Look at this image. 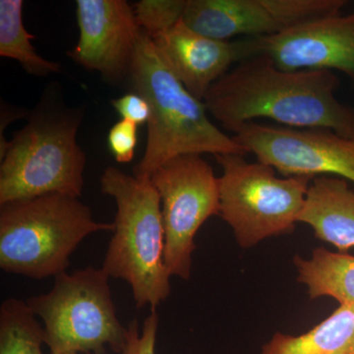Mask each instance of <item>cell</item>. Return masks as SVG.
Here are the masks:
<instances>
[{"instance_id":"cell-1","label":"cell","mask_w":354,"mask_h":354,"mask_svg":"<svg viewBox=\"0 0 354 354\" xmlns=\"http://www.w3.org/2000/svg\"><path fill=\"white\" fill-rule=\"evenodd\" d=\"M339 84L330 70L286 71L267 55H258L216 81L204 102L208 113L232 132L268 118L281 127L330 130L354 140V106L337 99Z\"/></svg>"},{"instance_id":"cell-2","label":"cell","mask_w":354,"mask_h":354,"mask_svg":"<svg viewBox=\"0 0 354 354\" xmlns=\"http://www.w3.org/2000/svg\"><path fill=\"white\" fill-rule=\"evenodd\" d=\"M133 90L148 102V139L133 176L150 178L172 158L184 155H247L234 137L209 120L206 104L187 90L142 31L129 73Z\"/></svg>"},{"instance_id":"cell-3","label":"cell","mask_w":354,"mask_h":354,"mask_svg":"<svg viewBox=\"0 0 354 354\" xmlns=\"http://www.w3.org/2000/svg\"><path fill=\"white\" fill-rule=\"evenodd\" d=\"M101 189L118 207L102 269L109 278L127 281L138 308L150 305L156 309L171 290L158 190L150 178L129 176L114 167L104 169Z\"/></svg>"},{"instance_id":"cell-4","label":"cell","mask_w":354,"mask_h":354,"mask_svg":"<svg viewBox=\"0 0 354 354\" xmlns=\"http://www.w3.org/2000/svg\"><path fill=\"white\" fill-rule=\"evenodd\" d=\"M79 198L62 194L18 200L0 206V268L35 279L66 272L70 256L88 236L111 230Z\"/></svg>"},{"instance_id":"cell-5","label":"cell","mask_w":354,"mask_h":354,"mask_svg":"<svg viewBox=\"0 0 354 354\" xmlns=\"http://www.w3.org/2000/svg\"><path fill=\"white\" fill-rule=\"evenodd\" d=\"M81 111L32 114L0 156V206L62 194L79 198L86 155L77 142Z\"/></svg>"},{"instance_id":"cell-6","label":"cell","mask_w":354,"mask_h":354,"mask_svg":"<svg viewBox=\"0 0 354 354\" xmlns=\"http://www.w3.org/2000/svg\"><path fill=\"white\" fill-rule=\"evenodd\" d=\"M109 279L104 270L88 266L58 274L50 291L28 298L43 321L50 354H102L106 348L122 353L128 328L116 314Z\"/></svg>"},{"instance_id":"cell-7","label":"cell","mask_w":354,"mask_h":354,"mask_svg":"<svg viewBox=\"0 0 354 354\" xmlns=\"http://www.w3.org/2000/svg\"><path fill=\"white\" fill-rule=\"evenodd\" d=\"M245 156H216L221 215L243 248L265 239L290 234L306 201L312 178L277 176L271 165L247 162Z\"/></svg>"},{"instance_id":"cell-8","label":"cell","mask_w":354,"mask_h":354,"mask_svg":"<svg viewBox=\"0 0 354 354\" xmlns=\"http://www.w3.org/2000/svg\"><path fill=\"white\" fill-rule=\"evenodd\" d=\"M150 179L162 204L165 265L171 277L187 281L198 230L221 215L218 178L202 156L184 155L160 165Z\"/></svg>"},{"instance_id":"cell-9","label":"cell","mask_w":354,"mask_h":354,"mask_svg":"<svg viewBox=\"0 0 354 354\" xmlns=\"http://www.w3.org/2000/svg\"><path fill=\"white\" fill-rule=\"evenodd\" d=\"M234 139L285 176H335L354 183V140L325 129L268 125L235 128Z\"/></svg>"},{"instance_id":"cell-10","label":"cell","mask_w":354,"mask_h":354,"mask_svg":"<svg viewBox=\"0 0 354 354\" xmlns=\"http://www.w3.org/2000/svg\"><path fill=\"white\" fill-rule=\"evenodd\" d=\"M346 0H186L183 21L221 41L266 38L311 21L339 15Z\"/></svg>"},{"instance_id":"cell-11","label":"cell","mask_w":354,"mask_h":354,"mask_svg":"<svg viewBox=\"0 0 354 354\" xmlns=\"http://www.w3.org/2000/svg\"><path fill=\"white\" fill-rule=\"evenodd\" d=\"M79 41L68 55L106 82L129 77L142 30L125 0H77Z\"/></svg>"},{"instance_id":"cell-12","label":"cell","mask_w":354,"mask_h":354,"mask_svg":"<svg viewBox=\"0 0 354 354\" xmlns=\"http://www.w3.org/2000/svg\"><path fill=\"white\" fill-rule=\"evenodd\" d=\"M259 55L279 69L334 70L354 84V12L329 16L266 38H256Z\"/></svg>"},{"instance_id":"cell-13","label":"cell","mask_w":354,"mask_h":354,"mask_svg":"<svg viewBox=\"0 0 354 354\" xmlns=\"http://www.w3.org/2000/svg\"><path fill=\"white\" fill-rule=\"evenodd\" d=\"M151 39L184 87L203 102L209 88L235 65L259 55L256 38L236 41L209 38L190 29L183 19Z\"/></svg>"},{"instance_id":"cell-14","label":"cell","mask_w":354,"mask_h":354,"mask_svg":"<svg viewBox=\"0 0 354 354\" xmlns=\"http://www.w3.org/2000/svg\"><path fill=\"white\" fill-rule=\"evenodd\" d=\"M317 239L332 244L339 252L354 247V191L346 179L317 176L312 179L299 216Z\"/></svg>"},{"instance_id":"cell-15","label":"cell","mask_w":354,"mask_h":354,"mask_svg":"<svg viewBox=\"0 0 354 354\" xmlns=\"http://www.w3.org/2000/svg\"><path fill=\"white\" fill-rule=\"evenodd\" d=\"M261 354H354V309L339 305L305 334L277 333Z\"/></svg>"},{"instance_id":"cell-16","label":"cell","mask_w":354,"mask_h":354,"mask_svg":"<svg viewBox=\"0 0 354 354\" xmlns=\"http://www.w3.org/2000/svg\"><path fill=\"white\" fill-rule=\"evenodd\" d=\"M295 264L298 281L307 286L312 299L333 297L354 309V256L319 247L310 259L295 256Z\"/></svg>"},{"instance_id":"cell-17","label":"cell","mask_w":354,"mask_h":354,"mask_svg":"<svg viewBox=\"0 0 354 354\" xmlns=\"http://www.w3.org/2000/svg\"><path fill=\"white\" fill-rule=\"evenodd\" d=\"M22 0H0V55L19 62L27 73L48 76L60 65L41 57L31 44L35 39L23 23Z\"/></svg>"},{"instance_id":"cell-18","label":"cell","mask_w":354,"mask_h":354,"mask_svg":"<svg viewBox=\"0 0 354 354\" xmlns=\"http://www.w3.org/2000/svg\"><path fill=\"white\" fill-rule=\"evenodd\" d=\"M46 332L27 302L8 298L0 308V354H44Z\"/></svg>"},{"instance_id":"cell-19","label":"cell","mask_w":354,"mask_h":354,"mask_svg":"<svg viewBox=\"0 0 354 354\" xmlns=\"http://www.w3.org/2000/svg\"><path fill=\"white\" fill-rule=\"evenodd\" d=\"M185 6L186 0H141L132 7L139 27L153 38L183 19Z\"/></svg>"},{"instance_id":"cell-20","label":"cell","mask_w":354,"mask_h":354,"mask_svg":"<svg viewBox=\"0 0 354 354\" xmlns=\"http://www.w3.org/2000/svg\"><path fill=\"white\" fill-rule=\"evenodd\" d=\"M138 143V127L129 121L120 120L109 129L108 145L116 162L128 164L135 156Z\"/></svg>"},{"instance_id":"cell-21","label":"cell","mask_w":354,"mask_h":354,"mask_svg":"<svg viewBox=\"0 0 354 354\" xmlns=\"http://www.w3.org/2000/svg\"><path fill=\"white\" fill-rule=\"evenodd\" d=\"M158 325V316L156 309H151L150 315L144 320L141 333L138 323L133 320L128 325L127 346L121 354H156Z\"/></svg>"},{"instance_id":"cell-22","label":"cell","mask_w":354,"mask_h":354,"mask_svg":"<svg viewBox=\"0 0 354 354\" xmlns=\"http://www.w3.org/2000/svg\"><path fill=\"white\" fill-rule=\"evenodd\" d=\"M113 109L120 114L121 120L134 123L137 127L148 123L151 109L148 102L137 93H128L111 101Z\"/></svg>"},{"instance_id":"cell-23","label":"cell","mask_w":354,"mask_h":354,"mask_svg":"<svg viewBox=\"0 0 354 354\" xmlns=\"http://www.w3.org/2000/svg\"><path fill=\"white\" fill-rule=\"evenodd\" d=\"M71 354H82V353H71Z\"/></svg>"}]
</instances>
